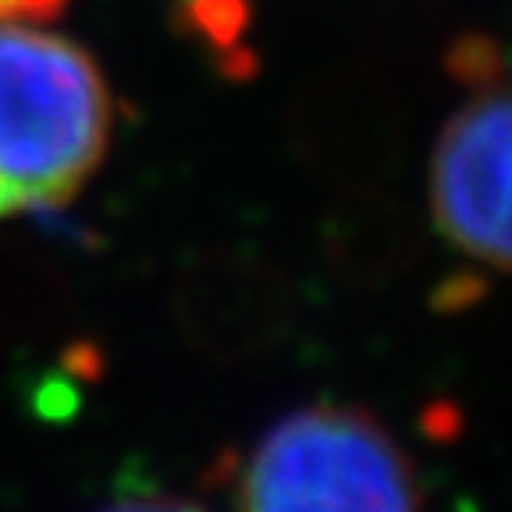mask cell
<instances>
[{"label":"cell","instance_id":"obj_8","mask_svg":"<svg viewBox=\"0 0 512 512\" xmlns=\"http://www.w3.org/2000/svg\"><path fill=\"white\" fill-rule=\"evenodd\" d=\"M104 512H203V509H196L189 502H178V498H136V502H121Z\"/></svg>","mask_w":512,"mask_h":512},{"label":"cell","instance_id":"obj_4","mask_svg":"<svg viewBox=\"0 0 512 512\" xmlns=\"http://www.w3.org/2000/svg\"><path fill=\"white\" fill-rule=\"evenodd\" d=\"M171 313L192 352L221 367H242L285 345L296 296L267 256L214 246L182 264L171 288Z\"/></svg>","mask_w":512,"mask_h":512},{"label":"cell","instance_id":"obj_7","mask_svg":"<svg viewBox=\"0 0 512 512\" xmlns=\"http://www.w3.org/2000/svg\"><path fill=\"white\" fill-rule=\"evenodd\" d=\"M68 8V0H0V22H54L61 11Z\"/></svg>","mask_w":512,"mask_h":512},{"label":"cell","instance_id":"obj_3","mask_svg":"<svg viewBox=\"0 0 512 512\" xmlns=\"http://www.w3.org/2000/svg\"><path fill=\"white\" fill-rule=\"evenodd\" d=\"M509 89L477 82L441 128L431 157V214L466 260L509 271Z\"/></svg>","mask_w":512,"mask_h":512},{"label":"cell","instance_id":"obj_6","mask_svg":"<svg viewBox=\"0 0 512 512\" xmlns=\"http://www.w3.org/2000/svg\"><path fill=\"white\" fill-rule=\"evenodd\" d=\"M72 317V285L36 246L0 235V345L36 349L54 342Z\"/></svg>","mask_w":512,"mask_h":512},{"label":"cell","instance_id":"obj_5","mask_svg":"<svg viewBox=\"0 0 512 512\" xmlns=\"http://www.w3.org/2000/svg\"><path fill=\"white\" fill-rule=\"evenodd\" d=\"M424 253V224L406 200L377 185L345 189L320 224V256L338 281L377 288L413 271Z\"/></svg>","mask_w":512,"mask_h":512},{"label":"cell","instance_id":"obj_2","mask_svg":"<svg viewBox=\"0 0 512 512\" xmlns=\"http://www.w3.org/2000/svg\"><path fill=\"white\" fill-rule=\"evenodd\" d=\"M420 484L399 441L356 406H306L256 441L239 512H420Z\"/></svg>","mask_w":512,"mask_h":512},{"label":"cell","instance_id":"obj_1","mask_svg":"<svg viewBox=\"0 0 512 512\" xmlns=\"http://www.w3.org/2000/svg\"><path fill=\"white\" fill-rule=\"evenodd\" d=\"M111 121L89 50L43 25L0 22V221L68 207L100 168Z\"/></svg>","mask_w":512,"mask_h":512}]
</instances>
